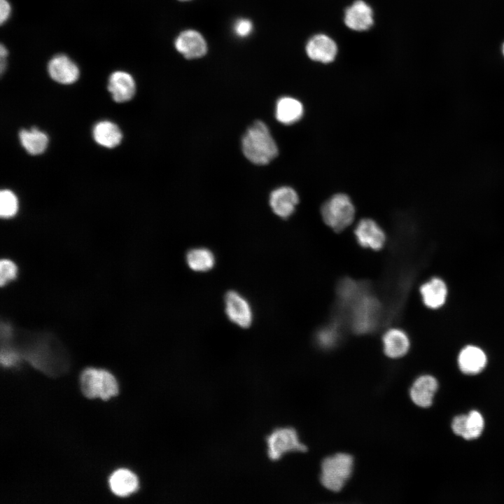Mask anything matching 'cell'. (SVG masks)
Wrapping results in <instances>:
<instances>
[{"label":"cell","mask_w":504,"mask_h":504,"mask_svg":"<svg viewBox=\"0 0 504 504\" xmlns=\"http://www.w3.org/2000/svg\"><path fill=\"white\" fill-rule=\"evenodd\" d=\"M384 351L392 358L403 356L409 350L410 340L405 332L393 328L388 330L383 337Z\"/></svg>","instance_id":"cell-19"},{"label":"cell","mask_w":504,"mask_h":504,"mask_svg":"<svg viewBox=\"0 0 504 504\" xmlns=\"http://www.w3.org/2000/svg\"><path fill=\"white\" fill-rule=\"evenodd\" d=\"M18 209V199L10 190H2L0 192V215L2 218H10L15 215Z\"/></svg>","instance_id":"cell-25"},{"label":"cell","mask_w":504,"mask_h":504,"mask_svg":"<svg viewBox=\"0 0 504 504\" xmlns=\"http://www.w3.org/2000/svg\"><path fill=\"white\" fill-rule=\"evenodd\" d=\"M225 313L228 318L241 328H248L253 321L248 302L237 291L230 290L225 296Z\"/></svg>","instance_id":"cell-7"},{"label":"cell","mask_w":504,"mask_h":504,"mask_svg":"<svg viewBox=\"0 0 504 504\" xmlns=\"http://www.w3.org/2000/svg\"><path fill=\"white\" fill-rule=\"evenodd\" d=\"M186 262L188 267L195 272H206L215 264L214 253L206 248H195L188 251Z\"/></svg>","instance_id":"cell-24"},{"label":"cell","mask_w":504,"mask_h":504,"mask_svg":"<svg viewBox=\"0 0 504 504\" xmlns=\"http://www.w3.org/2000/svg\"><path fill=\"white\" fill-rule=\"evenodd\" d=\"M19 138L24 148L31 155H38L45 151L48 143L47 135L38 129L22 130Z\"/></svg>","instance_id":"cell-23"},{"label":"cell","mask_w":504,"mask_h":504,"mask_svg":"<svg viewBox=\"0 0 504 504\" xmlns=\"http://www.w3.org/2000/svg\"><path fill=\"white\" fill-rule=\"evenodd\" d=\"M337 48L335 42L325 34H316L312 37L307 46L308 57L317 62L328 63L334 60Z\"/></svg>","instance_id":"cell-12"},{"label":"cell","mask_w":504,"mask_h":504,"mask_svg":"<svg viewBox=\"0 0 504 504\" xmlns=\"http://www.w3.org/2000/svg\"><path fill=\"white\" fill-rule=\"evenodd\" d=\"M109 485L114 494L120 497H125L137 490L139 480L131 471L120 469L114 472L111 476Z\"/></svg>","instance_id":"cell-20"},{"label":"cell","mask_w":504,"mask_h":504,"mask_svg":"<svg viewBox=\"0 0 504 504\" xmlns=\"http://www.w3.org/2000/svg\"><path fill=\"white\" fill-rule=\"evenodd\" d=\"M266 450L269 458L278 461L287 453L306 451L307 448L300 440L295 429L292 427H279L274 429L266 437Z\"/></svg>","instance_id":"cell-6"},{"label":"cell","mask_w":504,"mask_h":504,"mask_svg":"<svg viewBox=\"0 0 504 504\" xmlns=\"http://www.w3.org/2000/svg\"><path fill=\"white\" fill-rule=\"evenodd\" d=\"M48 72L55 81L61 84H71L79 77V69L76 64L68 56L56 55L48 64Z\"/></svg>","instance_id":"cell-8"},{"label":"cell","mask_w":504,"mask_h":504,"mask_svg":"<svg viewBox=\"0 0 504 504\" xmlns=\"http://www.w3.org/2000/svg\"><path fill=\"white\" fill-rule=\"evenodd\" d=\"M0 22L4 24L10 17L11 7L7 0H0Z\"/></svg>","instance_id":"cell-29"},{"label":"cell","mask_w":504,"mask_h":504,"mask_svg":"<svg viewBox=\"0 0 504 504\" xmlns=\"http://www.w3.org/2000/svg\"><path fill=\"white\" fill-rule=\"evenodd\" d=\"M299 202L297 192L288 186H282L273 190L270 197V205L278 216L286 218L295 211Z\"/></svg>","instance_id":"cell-11"},{"label":"cell","mask_w":504,"mask_h":504,"mask_svg":"<svg viewBox=\"0 0 504 504\" xmlns=\"http://www.w3.org/2000/svg\"><path fill=\"white\" fill-rule=\"evenodd\" d=\"M93 137L98 144L111 148L120 144L122 133L115 124L106 120L101 121L93 129Z\"/></svg>","instance_id":"cell-22"},{"label":"cell","mask_w":504,"mask_h":504,"mask_svg":"<svg viewBox=\"0 0 504 504\" xmlns=\"http://www.w3.org/2000/svg\"><path fill=\"white\" fill-rule=\"evenodd\" d=\"M355 235L363 247L380 249L385 242V234L379 226L369 218L362 219L355 228Z\"/></svg>","instance_id":"cell-13"},{"label":"cell","mask_w":504,"mask_h":504,"mask_svg":"<svg viewBox=\"0 0 504 504\" xmlns=\"http://www.w3.org/2000/svg\"><path fill=\"white\" fill-rule=\"evenodd\" d=\"M8 55V50L6 47L1 44L0 48V57H1V73L3 74L5 67L6 66V58Z\"/></svg>","instance_id":"cell-31"},{"label":"cell","mask_w":504,"mask_h":504,"mask_svg":"<svg viewBox=\"0 0 504 504\" xmlns=\"http://www.w3.org/2000/svg\"><path fill=\"white\" fill-rule=\"evenodd\" d=\"M179 1H190V0H179Z\"/></svg>","instance_id":"cell-33"},{"label":"cell","mask_w":504,"mask_h":504,"mask_svg":"<svg viewBox=\"0 0 504 504\" xmlns=\"http://www.w3.org/2000/svg\"><path fill=\"white\" fill-rule=\"evenodd\" d=\"M17 267L11 260L4 259L0 262V284L4 286L15 278Z\"/></svg>","instance_id":"cell-27"},{"label":"cell","mask_w":504,"mask_h":504,"mask_svg":"<svg viewBox=\"0 0 504 504\" xmlns=\"http://www.w3.org/2000/svg\"><path fill=\"white\" fill-rule=\"evenodd\" d=\"M420 293L422 300L427 307L438 309L445 303L448 290L442 279L434 277L421 286Z\"/></svg>","instance_id":"cell-18"},{"label":"cell","mask_w":504,"mask_h":504,"mask_svg":"<svg viewBox=\"0 0 504 504\" xmlns=\"http://www.w3.org/2000/svg\"><path fill=\"white\" fill-rule=\"evenodd\" d=\"M344 23L355 31L368 29L373 24L371 8L363 1H355L345 11Z\"/></svg>","instance_id":"cell-15"},{"label":"cell","mask_w":504,"mask_h":504,"mask_svg":"<svg viewBox=\"0 0 504 504\" xmlns=\"http://www.w3.org/2000/svg\"><path fill=\"white\" fill-rule=\"evenodd\" d=\"M303 111L302 103L290 97H281L276 105V118L279 122L285 125L298 121L302 118Z\"/></svg>","instance_id":"cell-21"},{"label":"cell","mask_w":504,"mask_h":504,"mask_svg":"<svg viewBox=\"0 0 504 504\" xmlns=\"http://www.w3.org/2000/svg\"><path fill=\"white\" fill-rule=\"evenodd\" d=\"M18 360L16 354L12 351H5L1 353V362L5 366H10L13 365Z\"/></svg>","instance_id":"cell-30"},{"label":"cell","mask_w":504,"mask_h":504,"mask_svg":"<svg viewBox=\"0 0 504 504\" xmlns=\"http://www.w3.org/2000/svg\"><path fill=\"white\" fill-rule=\"evenodd\" d=\"M244 156L252 163L264 165L278 155V147L267 125L262 121L254 122L241 140Z\"/></svg>","instance_id":"cell-1"},{"label":"cell","mask_w":504,"mask_h":504,"mask_svg":"<svg viewBox=\"0 0 504 504\" xmlns=\"http://www.w3.org/2000/svg\"><path fill=\"white\" fill-rule=\"evenodd\" d=\"M340 333L335 325L326 326L321 329L316 335V342L324 349L333 347L338 342Z\"/></svg>","instance_id":"cell-26"},{"label":"cell","mask_w":504,"mask_h":504,"mask_svg":"<svg viewBox=\"0 0 504 504\" xmlns=\"http://www.w3.org/2000/svg\"><path fill=\"white\" fill-rule=\"evenodd\" d=\"M175 48L184 57L196 59L204 56L207 51L206 43L198 31L192 29L181 32L175 40Z\"/></svg>","instance_id":"cell-9"},{"label":"cell","mask_w":504,"mask_h":504,"mask_svg":"<svg viewBox=\"0 0 504 504\" xmlns=\"http://www.w3.org/2000/svg\"><path fill=\"white\" fill-rule=\"evenodd\" d=\"M341 307L347 312L351 326L357 333L368 332L377 326L380 304L364 286L351 300L341 304Z\"/></svg>","instance_id":"cell-2"},{"label":"cell","mask_w":504,"mask_h":504,"mask_svg":"<svg viewBox=\"0 0 504 504\" xmlns=\"http://www.w3.org/2000/svg\"><path fill=\"white\" fill-rule=\"evenodd\" d=\"M502 52H503V56H504V43H503V46H502Z\"/></svg>","instance_id":"cell-32"},{"label":"cell","mask_w":504,"mask_h":504,"mask_svg":"<svg viewBox=\"0 0 504 504\" xmlns=\"http://www.w3.org/2000/svg\"><path fill=\"white\" fill-rule=\"evenodd\" d=\"M355 209L348 195L339 193L331 197L321 207L324 222L335 231L345 229L353 221Z\"/></svg>","instance_id":"cell-5"},{"label":"cell","mask_w":504,"mask_h":504,"mask_svg":"<svg viewBox=\"0 0 504 504\" xmlns=\"http://www.w3.org/2000/svg\"><path fill=\"white\" fill-rule=\"evenodd\" d=\"M354 458L345 453L326 457L321 463L322 485L334 492L340 491L352 474Z\"/></svg>","instance_id":"cell-3"},{"label":"cell","mask_w":504,"mask_h":504,"mask_svg":"<svg viewBox=\"0 0 504 504\" xmlns=\"http://www.w3.org/2000/svg\"><path fill=\"white\" fill-rule=\"evenodd\" d=\"M253 30L252 22L248 19H239L234 25V31L239 37L248 36Z\"/></svg>","instance_id":"cell-28"},{"label":"cell","mask_w":504,"mask_h":504,"mask_svg":"<svg viewBox=\"0 0 504 504\" xmlns=\"http://www.w3.org/2000/svg\"><path fill=\"white\" fill-rule=\"evenodd\" d=\"M486 362L487 358L484 351L473 345L462 349L458 357L459 368L466 374L479 373L485 368Z\"/></svg>","instance_id":"cell-17"},{"label":"cell","mask_w":504,"mask_h":504,"mask_svg":"<svg viewBox=\"0 0 504 504\" xmlns=\"http://www.w3.org/2000/svg\"><path fill=\"white\" fill-rule=\"evenodd\" d=\"M80 386L83 393L89 398H99L107 400L118 393L115 377L104 370H85L80 376Z\"/></svg>","instance_id":"cell-4"},{"label":"cell","mask_w":504,"mask_h":504,"mask_svg":"<svg viewBox=\"0 0 504 504\" xmlns=\"http://www.w3.org/2000/svg\"><path fill=\"white\" fill-rule=\"evenodd\" d=\"M108 90L116 102L130 100L135 93L136 86L133 77L127 72L117 71L108 78Z\"/></svg>","instance_id":"cell-14"},{"label":"cell","mask_w":504,"mask_h":504,"mask_svg":"<svg viewBox=\"0 0 504 504\" xmlns=\"http://www.w3.org/2000/svg\"><path fill=\"white\" fill-rule=\"evenodd\" d=\"M438 382L430 375H422L417 378L410 388V397L414 404L421 407H428L433 403L438 389Z\"/></svg>","instance_id":"cell-16"},{"label":"cell","mask_w":504,"mask_h":504,"mask_svg":"<svg viewBox=\"0 0 504 504\" xmlns=\"http://www.w3.org/2000/svg\"><path fill=\"white\" fill-rule=\"evenodd\" d=\"M484 419L476 410L468 414L456 416L452 421L453 432L465 440H474L480 436L484 428Z\"/></svg>","instance_id":"cell-10"}]
</instances>
